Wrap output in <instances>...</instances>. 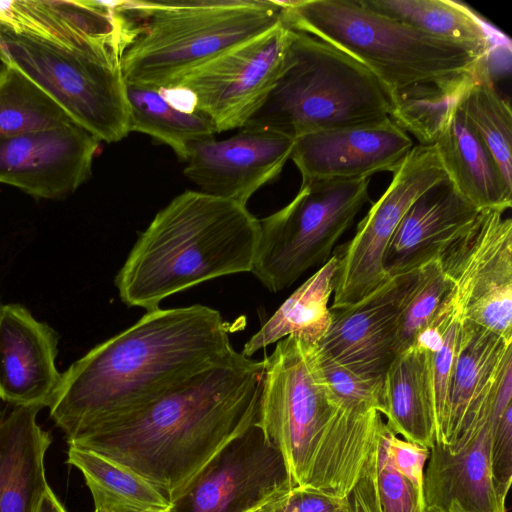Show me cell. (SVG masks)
Here are the masks:
<instances>
[{
    "mask_svg": "<svg viewBox=\"0 0 512 512\" xmlns=\"http://www.w3.org/2000/svg\"><path fill=\"white\" fill-rule=\"evenodd\" d=\"M0 26L66 51L101 59L120 61L125 43L124 23L116 2L0 1Z\"/></svg>",
    "mask_w": 512,
    "mask_h": 512,
    "instance_id": "ac0fdd59",
    "label": "cell"
},
{
    "mask_svg": "<svg viewBox=\"0 0 512 512\" xmlns=\"http://www.w3.org/2000/svg\"><path fill=\"white\" fill-rule=\"evenodd\" d=\"M479 213L448 179L428 189L408 209L386 249V275L390 278L437 260Z\"/></svg>",
    "mask_w": 512,
    "mask_h": 512,
    "instance_id": "44dd1931",
    "label": "cell"
},
{
    "mask_svg": "<svg viewBox=\"0 0 512 512\" xmlns=\"http://www.w3.org/2000/svg\"><path fill=\"white\" fill-rule=\"evenodd\" d=\"M483 210L437 258L460 317L512 341V220Z\"/></svg>",
    "mask_w": 512,
    "mask_h": 512,
    "instance_id": "8fae6325",
    "label": "cell"
},
{
    "mask_svg": "<svg viewBox=\"0 0 512 512\" xmlns=\"http://www.w3.org/2000/svg\"><path fill=\"white\" fill-rule=\"evenodd\" d=\"M40 409L14 406L0 417V512H36L48 490L44 457L51 438Z\"/></svg>",
    "mask_w": 512,
    "mask_h": 512,
    "instance_id": "7402d4cb",
    "label": "cell"
},
{
    "mask_svg": "<svg viewBox=\"0 0 512 512\" xmlns=\"http://www.w3.org/2000/svg\"><path fill=\"white\" fill-rule=\"evenodd\" d=\"M452 291V283L436 260L421 267L418 285L399 320L395 356L414 344L417 336L429 325Z\"/></svg>",
    "mask_w": 512,
    "mask_h": 512,
    "instance_id": "d6a6232c",
    "label": "cell"
},
{
    "mask_svg": "<svg viewBox=\"0 0 512 512\" xmlns=\"http://www.w3.org/2000/svg\"><path fill=\"white\" fill-rule=\"evenodd\" d=\"M67 463L84 476L94 506L169 512L171 502L149 481L93 451L69 446Z\"/></svg>",
    "mask_w": 512,
    "mask_h": 512,
    "instance_id": "f1b7e54d",
    "label": "cell"
},
{
    "mask_svg": "<svg viewBox=\"0 0 512 512\" xmlns=\"http://www.w3.org/2000/svg\"><path fill=\"white\" fill-rule=\"evenodd\" d=\"M493 392L454 443L430 448L423 478L425 512H506L491 470Z\"/></svg>",
    "mask_w": 512,
    "mask_h": 512,
    "instance_id": "2e32d148",
    "label": "cell"
},
{
    "mask_svg": "<svg viewBox=\"0 0 512 512\" xmlns=\"http://www.w3.org/2000/svg\"><path fill=\"white\" fill-rule=\"evenodd\" d=\"M291 493V492H290ZM290 493L282 496V497H279L277 499H275L274 501L270 502L269 504L263 506L262 508L258 509L257 511L255 512H275L276 511V508L277 506L279 505V503L286 497L288 496Z\"/></svg>",
    "mask_w": 512,
    "mask_h": 512,
    "instance_id": "7bdbcfd3",
    "label": "cell"
},
{
    "mask_svg": "<svg viewBox=\"0 0 512 512\" xmlns=\"http://www.w3.org/2000/svg\"><path fill=\"white\" fill-rule=\"evenodd\" d=\"M420 269L390 277L356 303L330 308L332 320L317 345L320 352L366 379L382 380L395 358L399 320Z\"/></svg>",
    "mask_w": 512,
    "mask_h": 512,
    "instance_id": "9a60e30c",
    "label": "cell"
},
{
    "mask_svg": "<svg viewBox=\"0 0 512 512\" xmlns=\"http://www.w3.org/2000/svg\"><path fill=\"white\" fill-rule=\"evenodd\" d=\"M258 240L259 219L246 205L188 190L139 235L115 285L127 306L151 311L207 280L251 272Z\"/></svg>",
    "mask_w": 512,
    "mask_h": 512,
    "instance_id": "3957f363",
    "label": "cell"
},
{
    "mask_svg": "<svg viewBox=\"0 0 512 512\" xmlns=\"http://www.w3.org/2000/svg\"><path fill=\"white\" fill-rule=\"evenodd\" d=\"M100 144L74 122L0 138V183L37 199H65L90 179Z\"/></svg>",
    "mask_w": 512,
    "mask_h": 512,
    "instance_id": "5bb4252c",
    "label": "cell"
},
{
    "mask_svg": "<svg viewBox=\"0 0 512 512\" xmlns=\"http://www.w3.org/2000/svg\"><path fill=\"white\" fill-rule=\"evenodd\" d=\"M232 350L215 309L196 304L147 311L61 374L50 416L69 439L143 407Z\"/></svg>",
    "mask_w": 512,
    "mask_h": 512,
    "instance_id": "7a4b0ae2",
    "label": "cell"
},
{
    "mask_svg": "<svg viewBox=\"0 0 512 512\" xmlns=\"http://www.w3.org/2000/svg\"><path fill=\"white\" fill-rule=\"evenodd\" d=\"M36 512H67L53 491L48 488Z\"/></svg>",
    "mask_w": 512,
    "mask_h": 512,
    "instance_id": "60d3db41",
    "label": "cell"
},
{
    "mask_svg": "<svg viewBox=\"0 0 512 512\" xmlns=\"http://www.w3.org/2000/svg\"><path fill=\"white\" fill-rule=\"evenodd\" d=\"M491 470L498 501L506 509L512 481V405L500 412L492 411Z\"/></svg>",
    "mask_w": 512,
    "mask_h": 512,
    "instance_id": "d590c367",
    "label": "cell"
},
{
    "mask_svg": "<svg viewBox=\"0 0 512 512\" xmlns=\"http://www.w3.org/2000/svg\"><path fill=\"white\" fill-rule=\"evenodd\" d=\"M348 499L351 512H382L377 486V459L366 469Z\"/></svg>",
    "mask_w": 512,
    "mask_h": 512,
    "instance_id": "ab89813d",
    "label": "cell"
},
{
    "mask_svg": "<svg viewBox=\"0 0 512 512\" xmlns=\"http://www.w3.org/2000/svg\"><path fill=\"white\" fill-rule=\"evenodd\" d=\"M292 490L280 451L256 422L200 471L170 512H255Z\"/></svg>",
    "mask_w": 512,
    "mask_h": 512,
    "instance_id": "4fadbf2b",
    "label": "cell"
},
{
    "mask_svg": "<svg viewBox=\"0 0 512 512\" xmlns=\"http://www.w3.org/2000/svg\"><path fill=\"white\" fill-rule=\"evenodd\" d=\"M377 486L382 512H424L416 491L393 468L381 441L377 457Z\"/></svg>",
    "mask_w": 512,
    "mask_h": 512,
    "instance_id": "74e56055",
    "label": "cell"
},
{
    "mask_svg": "<svg viewBox=\"0 0 512 512\" xmlns=\"http://www.w3.org/2000/svg\"><path fill=\"white\" fill-rule=\"evenodd\" d=\"M0 63L19 70L100 142L130 133L119 60L73 53L0 26Z\"/></svg>",
    "mask_w": 512,
    "mask_h": 512,
    "instance_id": "9c48e42d",
    "label": "cell"
},
{
    "mask_svg": "<svg viewBox=\"0 0 512 512\" xmlns=\"http://www.w3.org/2000/svg\"><path fill=\"white\" fill-rule=\"evenodd\" d=\"M1 310H2V304H0V314H1Z\"/></svg>",
    "mask_w": 512,
    "mask_h": 512,
    "instance_id": "bcb514c9",
    "label": "cell"
},
{
    "mask_svg": "<svg viewBox=\"0 0 512 512\" xmlns=\"http://www.w3.org/2000/svg\"><path fill=\"white\" fill-rule=\"evenodd\" d=\"M433 145L448 180L467 202L480 211L511 208L512 189L459 105Z\"/></svg>",
    "mask_w": 512,
    "mask_h": 512,
    "instance_id": "603a6c76",
    "label": "cell"
},
{
    "mask_svg": "<svg viewBox=\"0 0 512 512\" xmlns=\"http://www.w3.org/2000/svg\"><path fill=\"white\" fill-rule=\"evenodd\" d=\"M391 110L386 89L362 64L290 28L279 76L243 128L295 140L315 132L377 123L390 118Z\"/></svg>",
    "mask_w": 512,
    "mask_h": 512,
    "instance_id": "8992f818",
    "label": "cell"
},
{
    "mask_svg": "<svg viewBox=\"0 0 512 512\" xmlns=\"http://www.w3.org/2000/svg\"><path fill=\"white\" fill-rule=\"evenodd\" d=\"M370 178L302 182L286 206L259 219L251 273L270 291L291 286L326 263L339 238L369 201Z\"/></svg>",
    "mask_w": 512,
    "mask_h": 512,
    "instance_id": "ba28073f",
    "label": "cell"
},
{
    "mask_svg": "<svg viewBox=\"0 0 512 512\" xmlns=\"http://www.w3.org/2000/svg\"><path fill=\"white\" fill-rule=\"evenodd\" d=\"M342 512H351V510H350V504H349V507H348L347 509H345L344 511H342Z\"/></svg>",
    "mask_w": 512,
    "mask_h": 512,
    "instance_id": "f6af8a7d",
    "label": "cell"
},
{
    "mask_svg": "<svg viewBox=\"0 0 512 512\" xmlns=\"http://www.w3.org/2000/svg\"><path fill=\"white\" fill-rule=\"evenodd\" d=\"M293 146L294 140L281 134L242 128L228 139L191 144L184 174L200 192L246 205L279 176Z\"/></svg>",
    "mask_w": 512,
    "mask_h": 512,
    "instance_id": "e0dca14e",
    "label": "cell"
},
{
    "mask_svg": "<svg viewBox=\"0 0 512 512\" xmlns=\"http://www.w3.org/2000/svg\"><path fill=\"white\" fill-rule=\"evenodd\" d=\"M470 323L458 314L447 328L441 346L430 353L434 394L435 443L443 444L448 420L452 378Z\"/></svg>",
    "mask_w": 512,
    "mask_h": 512,
    "instance_id": "836d02e7",
    "label": "cell"
},
{
    "mask_svg": "<svg viewBox=\"0 0 512 512\" xmlns=\"http://www.w3.org/2000/svg\"><path fill=\"white\" fill-rule=\"evenodd\" d=\"M289 32L281 20L270 30L219 54L160 90L174 105L205 114L217 133L242 129L279 76Z\"/></svg>",
    "mask_w": 512,
    "mask_h": 512,
    "instance_id": "30bf717a",
    "label": "cell"
},
{
    "mask_svg": "<svg viewBox=\"0 0 512 512\" xmlns=\"http://www.w3.org/2000/svg\"><path fill=\"white\" fill-rule=\"evenodd\" d=\"M292 492V491H291ZM290 494L286 496L277 506L275 512H293L292 509L288 506V498Z\"/></svg>",
    "mask_w": 512,
    "mask_h": 512,
    "instance_id": "ee69618b",
    "label": "cell"
},
{
    "mask_svg": "<svg viewBox=\"0 0 512 512\" xmlns=\"http://www.w3.org/2000/svg\"><path fill=\"white\" fill-rule=\"evenodd\" d=\"M387 427L404 440L435 444L434 394L430 353L411 346L395 356L383 376Z\"/></svg>",
    "mask_w": 512,
    "mask_h": 512,
    "instance_id": "cb8c5ba5",
    "label": "cell"
},
{
    "mask_svg": "<svg viewBox=\"0 0 512 512\" xmlns=\"http://www.w3.org/2000/svg\"><path fill=\"white\" fill-rule=\"evenodd\" d=\"M318 355L324 379L337 401L376 409L383 415V379H366L339 365L319 349Z\"/></svg>",
    "mask_w": 512,
    "mask_h": 512,
    "instance_id": "e575fe53",
    "label": "cell"
},
{
    "mask_svg": "<svg viewBox=\"0 0 512 512\" xmlns=\"http://www.w3.org/2000/svg\"><path fill=\"white\" fill-rule=\"evenodd\" d=\"M263 364L257 423L280 451L293 489H310L339 402L324 379L317 345L287 336Z\"/></svg>",
    "mask_w": 512,
    "mask_h": 512,
    "instance_id": "52a82bcc",
    "label": "cell"
},
{
    "mask_svg": "<svg viewBox=\"0 0 512 512\" xmlns=\"http://www.w3.org/2000/svg\"><path fill=\"white\" fill-rule=\"evenodd\" d=\"M73 122L37 85L14 67H0V138Z\"/></svg>",
    "mask_w": 512,
    "mask_h": 512,
    "instance_id": "1f68e13d",
    "label": "cell"
},
{
    "mask_svg": "<svg viewBox=\"0 0 512 512\" xmlns=\"http://www.w3.org/2000/svg\"><path fill=\"white\" fill-rule=\"evenodd\" d=\"M94 512H158L121 507L94 506ZM170 512V511H169Z\"/></svg>",
    "mask_w": 512,
    "mask_h": 512,
    "instance_id": "b9f144b4",
    "label": "cell"
},
{
    "mask_svg": "<svg viewBox=\"0 0 512 512\" xmlns=\"http://www.w3.org/2000/svg\"><path fill=\"white\" fill-rule=\"evenodd\" d=\"M116 8L125 82L157 89L282 20L281 1H116Z\"/></svg>",
    "mask_w": 512,
    "mask_h": 512,
    "instance_id": "277c9868",
    "label": "cell"
},
{
    "mask_svg": "<svg viewBox=\"0 0 512 512\" xmlns=\"http://www.w3.org/2000/svg\"><path fill=\"white\" fill-rule=\"evenodd\" d=\"M282 20L346 53L369 70L391 98L415 85L478 76L489 60L364 7L359 0L281 1Z\"/></svg>",
    "mask_w": 512,
    "mask_h": 512,
    "instance_id": "5b68a950",
    "label": "cell"
},
{
    "mask_svg": "<svg viewBox=\"0 0 512 512\" xmlns=\"http://www.w3.org/2000/svg\"><path fill=\"white\" fill-rule=\"evenodd\" d=\"M58 336L20 304L0 314V398L14 406H49L60 381Z\"/></svg>",
    "mask_w": 512,
    "mask_h": 512,
    "instance_id": "ffe728a7",
    "label": "cell"
},
{
    "mask_svg": "<svg viewBox=\"0 0 512 512\" xmlns=\"http://www.w3.org/2000/svg\"><path fill=\"white\" fill-rule=\"evenodd\" d=\"M510 350L512 341L470 323L452 378L448 420L442 445L448 446L456 441L491 394L502 363Z\"/></svg>",
    "mask_w": 512,
    "mask_h": 512,
    "instance_id": "d4e9b609",
    "label": "cell"
},
{
    "mask_svg": "<svg viewBox=\"0 0 512 512\" xmlns=\"http://www.w3.org/2000/svg\"><path fill=\"white\" fill-rule=\"evenodd\" d=\"M392 173L388 188L336 254L332 309L360 301L389 279L383 259L402 218L419 196L448 179L434 145L413 146Z\"/></svg>",
    "mask_w": 512,
    "mask_h": 512,
    "instance_id": "7c38bea8",
    "label": "cell"
},
{
    "mask_svg": "<svg viewBox=\"0 0 512 512\" xmlns=\"http://www.w3.org/2000/svg\"><path fill=\"white\" fill-rule=\"evenodd\" d=\"M287 503L293 512H342L349 507L348 498L297 488L292 490Z\"/></svg>",
    "mask_w": 512,
    "mask_h": 512,
    "instance_id": "f35d334b",
    "label": "cell"
},
{
    "mask_svg": "<svg viewBox=\"0 0 512 512\" xmlns=\"http://www.w3.org/2000/svg\"><path fill=\"white\" fill-rule=\"evenodd\" d=\"M459 108L512 189V111L509 102L495 88L490 69L482 72L470 85Z\"/></svg>",
    "mask_w": 512,
    "mask_h": 512,
    "instance_id": "4dcf8cb0",
    "label": "cell"
},
{
    "mask_svg": "<svg viewBox=\"0 0 512 512\" xmlns=\"http://www.w3.org/2000/svg\"><path fill=\"white\" fill-rule=\"evenodd\" d=\"M367 9L428 35L463 45L488 59L491 32L472 10L448 0H359Z\"/></svg>",
    "mask_w": 512,
    "mask_h": 512,
    "instance_id": "4316f807",
    "label": "cell"
},
{
    "mask_svg": "<svg viewBox=\"0 0 512 512\" xmlns=\"http://www.w3.org/2000/svg\"><path fill=\"white\" fill-rule=\"evenodd\" d=\"M412 148V139L388 118L301 136L294 140L290 159L302 182L362 179L393 172Z\"/></svg>",
    "mask_w": 512,
    "mask_h": 512,
    "instance_id": "d6986e66",
    "label": "cell"
},
{
    "mask_svg": "<svg viewBox=\"0 0 512 512\" xmlns=\"http://www.w3.org/2000/svg\"><path fill=\"white\" fill-rule=\"evenodd\" d=\"M381 444L393 468L403 476L417 493L419 503L425 512L423 478L430 449L404 439H400L386 425Z\"/></svg>",
    "mask_w": 512,
    "mask_h": 512,
    "instance_id": "8d00e7d4",
    "label": "cell"
},
{
    "mask_svg": "<svg viewBox=\"0 0 512 512\" xmlns=\"http://www.w3.org/2000/svg\"><path fill=\"white\" fill-rule=\"evenodd\" d=\"M264 364L234 349L143 407L67 439L137 473L172 503L258 421Z\"/></svg>",
    "mask_w": 512,
    "mask_h": 512,
    "instance_id": "6da1fadb",
    "label": "cell"
},
{
    "mask_svg": "<svg viewBox=\"0 0 512 512\" xmlns=\"http://www.w3.org/2000/svg\"><path fill=\"white\" fill-rule=\"evenodd\" d=\"M337 267L334 254L279 306L246 342L241 353L251 357L287 336L318 345L332 320L328 302L334 292Z\"/></svg>",
    "mask_w": 512,
    "mask_h": 512,
    "instance_id": "484cf974",
    "label": "cell"
},
{
    "mask_svg": "<svg viewBox=\"0 0 512 512\" xmlns=\"http://www.w3.org/2000/svg\"><path fill=\"white\" fill-rule=\"evenodd\" d=\"M129 130L169 146L185 161L191 144L214 137L213 122L202 112L174 105L157 88L126 83Z\"/></svg>",
    "mask_w": 512,
    "mask_h": 512,
    "instance_id": "83f0119b",
    "label": "cell"
},
{
    "mask_svg": "<svg viewBox=\"0 0 512 512\" xmlns=\"http://www.w3.org/2000/svg\"><path fill=\"white\" fill-rule=\"evenodd\" d=\"M479 75L451 84L409 87L391 98L390 118L406 133L415 136L421 145H433Z\"/></svg>",
    "mask_w": 512,
    "mask_h": 512,
    "instance_id": "f546056e",
    "label": "cell"
}]
</instances>
